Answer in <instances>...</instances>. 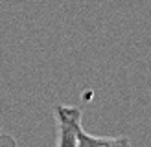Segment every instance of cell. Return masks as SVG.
<instances>
[{
  "label": "cell",
  "instance_id": "6da1fadb",
  "mask_svg": "<svg viewBox=\"0 0 151 147\" xmlns=\"http://www.w3.org/2000/svg\"><path fill=\"white\" fill-rule=\"evenodd\" d=\"M57 147H78V129L81 127V110L76 107L57 105Z\"/></svg>",
  "mask_w": 151,
  "mask_h": 147
},
{
  "label": "cell",
  "instance_id": "7a4b0ae2",
  "mask_svg": "<svg viewBox=\"0 0 151 147\" xmlns=\"http://www.w3.org/2000/svg\"><path fill=\"white\" fill-rule=\"evenodd\" d=\"M78 147H131L125 136H94L83 129H78Z\"/></svg>",
  "mask_w": 151,
  "mask_h": 147
}]
</instances>
